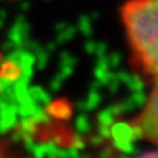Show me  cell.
Masks as SVG:
<instances>
[{"mask_svg":"<svg viewBox=\"0 0 158 158\" xmlns=\"http://www.w3.org/2000/svg\"><path fill=\"white\" fill-rule=\"evenodd\" d=\"M121 19L136 65L158 77V0H126Z\"/></svg>","mask_w":158,"mask_h":158,"instance_id":"cell-1","label":"cell"},{"mask_svg":"<svg viewBox=\"0 0 158 158\" xmlns=\"http://www.w3.org/2000/svg\"><path fill=\"white\" fill-rule=\"evenodd\" d=\"M131 126L139 137L158 147V77L154 78L147 101L142 111L132 119Z\"/></svg>","mask_w":158,"mask_h":158,"instance_id":"cell-2","label":"cell"},{"mask_svg":"<svg viewBox=\"0 0 158 158\" xmlns=\"http://www.w3.org/2000/svg\"><path fill=\"white\" fill-rule=\"evenodd\" d=\"M8 74V64L4 63V58H3V54L0 53V79L7 77Z\"/></svg>","mask_w":158,"mask_h":158,"instance_id":"cell-3","label":"cell"},{"mask_svg":"<svg viewBox=\"0 0 158 158\" xmlns=\"http://www.w3.org/2000/svg\"><path fill=\"white\" fill-rule=\"evenodd\" d=\"M137 158H158V148L154 151H148V153L142 154V156H139Z\"/></svg>","mask_w":158,"mask_h":158,"instance_id":"cell-4","label":"cell"}]
</instances>
